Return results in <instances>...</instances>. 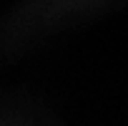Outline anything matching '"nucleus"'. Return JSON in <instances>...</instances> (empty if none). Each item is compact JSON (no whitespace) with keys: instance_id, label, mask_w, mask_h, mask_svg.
<instances>
[]
</instances>
